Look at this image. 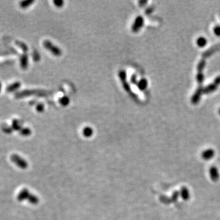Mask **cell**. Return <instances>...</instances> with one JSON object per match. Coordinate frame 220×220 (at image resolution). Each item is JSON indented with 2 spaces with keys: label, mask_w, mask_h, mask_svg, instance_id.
Wrapping results in <instances>:
<instances>
[{
  "label": "cell",
  "mask_w": 220,
  "mask_h": 220,
  "mask_svg": "<svg viewBox=\"0 0 220 220\" xmlns=\"http://www.w3.org/2000/svg\"><path fill=\"white\" fill-rule=\"evenodd\" d=\"M178 196H179V193L178 191H175L173 193V194L172 196V197H171V203L172 202H175L177 201V200L178 197Z\"/></svg>",
  "instance_id": "ffe728a7"
},
{
  "label": "cell",
  "mask_w": 220,
  "mask_h": 220,
  "mask_svg": "<svg viewBox=\"0 0 220 220\" xmlns=\"http://www.w3.org/2000/svg\"><path fill=\"white\" fill-rule=\"evenodd\" d=\"M180 194H181L182 198L185 200V201H188V200L190 199V192L188 189L185 187H183L181 188V192H180Z\"/></svg>",
  "instance_id": "30bf717a"
},
{
  "label": "cell",
  "mask_w": 220,
  "mask_h": 220,
  "mask_svg": "<svg viewBox=\"0 0 220 220\" xmlns=\"http://www.w3.org/2000/svg\"><path fill=\"white\" fill-rule=\"evenodd\" d=\"M20 133L23 136H28L31 134V130L29 129H23L20 131Z\"/></svg>",
  "instance_id": "d6986e66"
},
{
  "label": "cell",
  "mask_w": 220,
  "mask_h": 220,
  "mask_svg": "<svg viewBox=\"0 0 220 220\" xmlns=\"http://www.w3.org/2000/svg\"><path fill=\"white\" fill-rule=\"evenodd\" d=\"M196 43H197V45L198 47H204L206 45V44L207 43V39L205 37H199L197 40Z\"/></svg>",
  "instance_id": "4fadbf2b"
},
{
  "label": "cell",
  "mask_w": 220,
  "mask_h": 220,
  "mask_svg": "<svg viewBox=\"0 0 220 220\" xmlns=\"http://www.w3.org/2000/svg\"><path fill=\"white\" fill-rule=\"evenodd\" d=\"M215 155V151L212 149H208L203 151L201 154L202 158L205 160H209L213 158Z\"/></svg>",
  "instance_id": "ba28073f"
},
{
  "label": "cell",
  "mask_w": 220,
  "mask_h": 220,
  "mask_svg": "<svg viewBox=\"0 0 220 220\" xmlns=\"http://www.w3.org/2000/svg\"><path fill=\"white\" fill-rule=\"evenodd\" d=\"M205 65H206V61H205L204 59H202L201 61H200V62L199 63L198 66H197V72L202 73L204 70V68L205 67Z\"/></svg>",
  "instance_id": "2e32d148"
},
{
  "label": "cell",
  "mask_w": 220,
  "mask_h": 220,
  "mask_svg": "<svg viewBox=\"0 0 220 220\" xmlns=\"http://www.w3.org/2000/svg\"><path fill=\"white\" fill-rule=\"evenodd\" d=\"M131 82L133 84H135V85H137V83H138V82L136 81V76L135 75H133L131 77Z\"/></svg>",
  "instance_id": "cb8c5ba5"
},
{
  "label": "cell",
  "mask_w": 220,
  "mask_h": 220,
  "mask_svg": "<svg viewBox=\"0 0 220 220\" xmlns=\"http://www.w3.org/2000/svg\"><path fill=\"white\" fill-rule=\"evenodd\" d=\"M209 174H210V177L212 179V181L217 182L219 180V172H218V168L216 166H212L210 168Z\"/></svg>",
  "instance_id": "5b68a950"
},
{
  "label": "cell",
  "mask_w": 220,
  "mask_h": 220,
  "mask_svg": "<svg viewBox=\"0 0 220 220\" xmlns=\"http://www.w3.org/2000/svg\"><path fill=\"white\" fill-rule=\"evenodd\" d=\"M202 93H203V88L201 87H199L191 98V102L193 104H197L198 103L200 100V98H201Z\"/></svg>",
  "instance_id": "8992f818"
},
{
  "label": "cell",
  "mask_w": 220,
  "mask_h": 220,
  "mask_svg": "<svg viewBox=\"0 0 220 220\" xmlns=\"http://www.w3.org/2000/svg\"><path fill=\"white\" fill-rule=\"evenodd\" d=\"M33 3V1H28V2H23L22 5V6L23 8H26L27 6H29Z\"/></svg>",
  "instance_id": "d4e9b609"
},
{
  "label": "cell",
  "mask_w": 220,
  "mask_h": 220,
  "mask_svg": "<svg viewBox=\"0 0 220 220\" xmlns=\"http://www.w3.org/2000/svg\"><path fill=\"white\" fill-rule=\"evenodd\" d=\"M28 201L29 203H31L32 204H36L39 202L38 198L35 195H33V194H29V196L28 198Z\"/></svg>",
  "instance_id": "9a60e30c"
},
{
  "label": "cell",
  "mask_w": 220,
  "mask_h": 220,
  "mask_svg": "<svg viewBox=\"0 0 220 220\" xmlns=\"http://www.w3.org/2000/svg\"><path fill=\"white\" fill-rule=\"evenodd\" d=\"M83 135L85 136H87V137H89L91 136L92 133H93V130L90 127H86L83 130Z\"/></svg>",
  "instance_id": "e0dca14e"
},
{
  "label": "cell",
  "mask_w": 220,
  "mask_h": 220,
  "mask_svg": "<svg viewBox=\"0 0 220 220\" xmlns=\"http://www.w3.org/2000/svg\"><path fill=\"white\" fill-rule=\"evenodd\" d=\"M119 76L120 78V79L122 82V84L123 86L124 89H125V91L130 92V94H131V89H130V86L129 85V84L128 83V82H127L126 81V72L125 70H121L119 72Z\"/></svg>",
  "instance_id": "277c9868"
},
{
  "label": "cell",
  "mask_w": 220,
  "mask_h": 220,
  "mask_svg": "<svg viewBox=\"0 0 220 220\" xmlns=\"http://www.w3.org/2000/svg\"><path fill=\"white\" fill-rule=\"evenodd\" d=\"M147 3V2H146V1H141V2H139V5L141 6H144L145 5L144 4H146Z\"/></svg>",
  "instance_id": "4316f807"
},
{
  "label": "cell",
  "mask_w": 220,
  "mask_h": 220,
  "mask_svg": "<svg viewBox=\"0 0 220 220\" xmlns=\"http://www.w3.org/2000/svg\"><path fill=\"white\" fill-rule=\"evenodd\" d=\"M144 24V18L141 16H138L136 18L132 26V31L133 33H137L141 29Z\"/></svg>",
  "instance_id": "3957f363"
},
{
  "label": "cell",
  "mask_w": 220,
  "mask_h": 220,
  "mask_svg": "<svg viewBox=\"0 0 220 220\" xmlns=\"http://www.w3.org/2000/svg\"><path fill=\"white\" fill-rule=\"evenodd\" d=\"M44 110V107L42 104H39L37 106V110L39 112H42Z\"/></svg>",
  "instance_id": "603a6c76"
},
{
  "label": "cell",
  "mask_w": 220,
  "mask_h": 220,
  "mask_svg": "<svg viewBox=\"0 0 220 220\" xmlns=\"http://www.w3.org/2000/svg\"><path fill=\"white\" fill-rule=\"evenodd\" d=\"M213 32L216 36L219 37L220 36V26H217L215 27L214 29H213Z\"/></svg>",
  "instance_id": "7402d4cb"
},
{
  "label": "cell",
  "mask_w": 220,
  "mask_h": 220,
  "mask_svg": "<svg viewBox=\"0 0 220 220\" xmlns=\"http://www.w3.org/2000/svg\"><path fill=\"white\" fill-rule=\"evenodd\" d=\"M30 193H29V191L26 188H24L21 190L17 196V199L18 201L20 202H22L26 199H28Z\"/></svg>",
  "instance_id": "52a82bcc"
},
{
  "label": "cell",
  "mask_w": 220,
  "mask_h": 220,
  "mask_svg": "<svg viewBox=\"0 0 220 220\" xmlns=\"http://www.w3.org/2000/svg\"><path fill=\"white\" fill-rule=\"evenodd\" d=\"M11 161L15 164L19 168L25 169L28 168V163L25 160L22 158L20 156L17 154H12L11 156Z\"/></svg>",
  "instance_id": "6da1fadb"
},
{
  "label": "cell",
  "mask_w": 220,
  "mask_h": 220,
  "mask_svg": "<svg viewBox=\"0 0 220 220\" xmlns=\"http://www.w3.org/2000/svg\"><path fill=\"white\" fill-rule=\"evenodd\" d=\"M220 49V45H216V46H214L213 47H212L211 48H210L209 50H207L206 51H205L203 54V56L204 57H209L210 56V55H212L213 53L217 51L218 50H219Z\"/></svg>",
  "instance_id": "9c48e42d"
},
{
  "label": "cell",
  "mask_w": 220,
  "mask_h": 220,
  "mask_svg": "<svg viewBox=\"0 0 220 220\" xmlns=\"http://www.w3.org/2000/svg\"><path fill=\"white\" fill-rule=\"evenodd\" d=\"M196 79H197V82L199 83V84L201 85L204 80V75L203 74V72L201 73V72H198L197 73V75L196 76Z\"/></svg>",
  "instance_id": "ac0fdd59"
},
{
  "label": "cell",
  "mask_w": 220,
  "mask_h": 220,
  "mask_svg": "<svg viewBox=\"0 0 220 220\" xmlns=\"http://www.w3.org/2000/svg\"><path fill=\"white\" fill-rule=\"evenodd\" d=\"M152 11H153V9H152V8H149V9L146 11V14H150V13H151V12H152Z\"/></svg>",
  "instance_id": "83f0119b"
},
{
  "label": "cell",
  "mask_w": 220,
  "mask_h": 220,
  "mask_svg": "<svg viewBox=\"0 0 220 220\" xmlns=\"http://www.w3.org/2000/svg\"><path fill=\"white\" fill-rule=\"evenodd\" d=\"M59 101L60 104H61L62 106L66 107L69 105V104L70 102V99L67 96H64L60 98Z\"/></svg>",
  "instance_id": "5bb4252c"
},
{
  "label": "cell",
  "mask_w": 220,
  "mask_h": 220,
  "mask_svg": "<svg viewBox=\"0 0 220 220\" xmlns=\"http://www.w3.org/2000/svg\"><path fill=\"white\" fill-rule=\"evenodd\" d=\"M44 47L50 51L53 55L56 56H59L62 54V51L59 48L57 47L54 45H53L50 41H45L43 43Z\"/></svg>",
  "instance_id": "7a4b0ae2"
},
{
  "label": "cell",
  "mask_w": 220,
  "mask_h": 220,
  "mask_svg": "<svg viewBox=\"0 0 220 220\" xmlns=\"http://www.w3.org/2000/svg\"><path fill=\"white\" fill-rule=\"evenodd\" d=\"M218 86L214 82L210 85H209V86H207L206 88H205L203 89V93L204 94H209L211 93L212 92H213L214 91H215L217 89V87Z\"/></svg>",
  "instance_id": "7c38bea8"
},
{
  "label": "cell",
  "mask_w": 220,
  "mask_h": 220,
  "mask_svg": "<svg viewBox=\"0 0 220 220\" xmlns=\"http://www.w3.org/2000/svg\"><path fill=\"white\" fill-rule=\"evenodd\" d=\"M54 5L57 8H61L64 5V2L61 0H56L53 2Z\"/></svg>",
  "instance_id": "44dd1931"
},
{
  "label": "cell",
  "mask_w": 220,
  "mask_h": 220,
  "mask_svg": "<svg viewBox=\"0 0 220 220\" xmlns=\"http://www.w3.org/2000/svg\"><path fill=\"white\" fill-rule=\"evenodd\" d=\"M148 83H147V80L145 78H142L141 80H139L138 83H137V86L138 88L141 91H144L145 90L147 87Z\"/></svg>",
  "instance_id": "8fae6325"
},
{
  "label": "cell",
  "mask_w": 220,
  "mask_h": 220,
  "mask_svg": "<svg viewBox=\"0 0 220 220\" xmlns=\"http://www.w3.org/2000/svg\"><path fill=\"white\" fill-rule=\"evenodd\" d=\"M213 82L215 83H216L218 86H219L220 85V76H218V77H216Z\"/></svg>",
  "instance_id": "484cf974"
}]
</instances>
